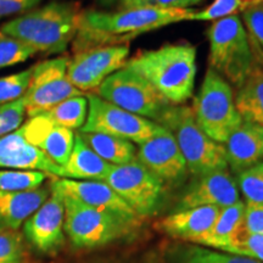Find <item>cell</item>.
<instances>
[{"label":"cell","instance_id":"6da1fadb","mask_svg":"<svg viewBox=\"0 0 263 263\" xmlns=\"http://www.w3.org/2000/svg\"><path fill=\"white\" fill-rule=\"evenodd\" d=\"M194 9L129 8L117 11L88 10L82 12L73 39V51L107 45H128L144 33L183 21H192Z\"/></svg>","mask_w":263,"mask_h":263},{"label":"cell","instance_id":"d6986e66","mask_svg":"<svg viewBox=\"0 0 263 263\" xmlns=\"http://www.w3.org/2000/svg\"><path fill=\"white\" fill-rule=\"evenodd\" d=\"M221 210L217 206H201L176 211L156 222L155 228L171 238L195 244L210 232Z\"/></svg>","mask_w":263,"mask_h":263},{"label":"cell","instance_id":"ac0fdd59","mask_svg":"<svg viewBox=\"0 0 263 263\" xmlns=\"http://www.w3.org/2000/svg\"><path fill=\"white\" fill-rule=\"evenodd\" d=\"M38 171L61 177V167L33 146L16 129L0 138V170Z\"/></svg>","mask_w":263,"mask_h":263},{"label":"cell","instance_id":"f35d334b","mask_svg":"<svg viewBox=\"0 0 263 263\" xmlns=\"http://www.w3.org/2000/svg\"><path fill=\"white\" fill-rule=\"evenodd\" d=\"M117 0H99L100 5H103V6H110V5L115 4Z\"/></svg>","mask_w":263,"mask_h":263},{"label":"cell","instance_id":"836d02e7","mask_svg":"<svg viewBox=\"0 0 263 263\" xmlns=\"http://www.w3.org/2000/svg\"><path fill=\"white\" fill-rule=\"evenodd\" d=\"M24 256L22 235L16 230L0 232V263H21Z\"/></svg>","mask_w":263,"mask_h":263},{"label":"cell","instance_id":"ba28073f","mask_svg":"<svg viewBox=\"0 0 263 263\" xmlns=\"http://www.w3.org/2000/svg\"><path fill=\"white\" fill-rule=\"evenodd\" d=\"M95 94L115 106L157 122L170 104L143 76L123 66L99 85Z\"/></svg>","mask_w":263,"mask_h":263},{"label":"cell","instance_id":"603a6c76","mask_svg":"<svg viewBox=\"0 0 263 263\" xmlns=\"http://www.w3.org/2000/svg\"><path fill=\"white\" fill-rule=\"evenodd\" d=\"M235 106L242 120L263 126V67L257 62L236 88Z\"/></svg>","mask_w":263,"mask_h":263},{"label":"cell","instance_id":"f546056e","mask_svg":"<svg viewBox=\"0 0 263 263\" xmlns=\"http://www.w3.org/2000/svg\"><path fill=\"white\" fill-rule=\"evenodd\" d=\"M236 184L245 203H263V161L239 173Z\"/></svg>","mask_w":263,"mask_h":263},{"label":"cell","instance_id":"d6a6232c","mask_svg":"<svg viewBox=\"0 0 263 263\" xmlns=\"http://www.w3.org/2000/svg\"><path fill=\"white\" fill-rule=\"evenodd\" d=\"M245 10L241 0H213L207 8L196 11L192 21H216L238 15Z\"/></svg>","mask_w":263,"mask_h":263},{"label":"cell","instance_id":"30bf717a","mask_svg":"<svg viewBox=\"0 0 263 263\" xmlns=\"http://www.w3.org/2000/svg\"><path fill=\"white\" fill-rule=\"evenodd\" d=\"M70 58L58 57L38 62L33 66L31 81L24 95L26 115L37 116L61 101L78 95H84L67 78Z\"/></svg>","mask_w":263,"mask_h":263},{"label":"cell","instance_id":"e575fe53","mask_svg":"<svg viewBox=\"0 0 263 263\" xmlns=\"http://www.w3.org/2000/svg\"><path fill=\"white\" fill-rule=\"evenodd\" d=\"M26 116L24 97L0 106V138L18 129Z\"/></svg>","mask_w":263,"mask_h":263},{"label":"cell","instance_id":"7402d4cb","mask_svg":"<svg viewBox=\"0 0 263 263\" xmlns=\"http://www.w3.org/2000/svg\"><path fill=\"white\" fill-rule=\"evenodd\" d=\"M112 167V164L97 155L77 133L71 155L65 166L61 167L60 178L105 182Z\"/></svg>","mask_w":263,"mask_h":263},{"label":"cell","instance_id":"4dcf8cb0","mask_svg":"<svg viewBox=\"0 0 263 263\" xmlns=\"http://www.w3.org/2000/svg\"><path fill=\"white\" fill-rule=\"evenodd\" d=\"M34 54L37 52L25 43L0 32V68L22 64Z\"/></svg>","mask_w":263,"mask_h":263},{"label":"cell","instance_id":"e0dca14e","mask_svg":"<svg viewBox=\"0 0 263 263\" xmlns=\"http://www.w3.org/2000/svg\"><path fill=\"white\" fill-rule=\"evenodd\" d=\"M26 141L38 147L58 166H65L74 145L73 130L58 126L45 115L29 117L18 128Z\"/></svg>","mask_w":263,"mask_h":263},{"label":"cell","instance_id":"1f68e13d","mask_svg":"<svg viewBox=\"0 0 263 263\" xmlns=\"http://www.w3.org/2000/svg\"><path fill=\"white\" fill-rule=\"evenodd\" d=\"M32 68L0 77V106L21 99L27 91Z\"/></svg>","mask_w":263,"mask_h":263},{"label":"cell","instance_id":"ab89813d","mask_svg":"<svg viewBox=\"0 0 263 263\" xmlns=\"http://www.w3.org/2000/svg\"><path fill=\"white\" fill-rule=\"evenodd\" d=\"M127 263H144V262H127ZM145 263H149V262H145Z\"/></svg>","mask_w":263,"mask_h":263},{"label":"cell","instance_id":"cb8c5ba5","mask_svg":"<svg viewBox=\"0 0 263 263\" xmlns=\"http://www.w3.org/2000/svg\"><path fill=\"white\" fill-rule=\"evenodd\" d=\"M244 213L245 202L241 200L234 205L222 209L210 232L194 245L221 251L226 245H228L236 230L244 224Z\"/></svg>","mask_w":263,"mask_h":263},{"label":"cell","instance_id":"4316f807","mask_svg":"<svg viewBox=\"0 0 263 263\" xmlns=\"http://www.w3.org/2000/svg\"><path fill=\"white\" fill-rule=\"evenodd\" d=\"M41 115H45L58 126L81 130L88 117V99L84 95L66 99Z\"/></svg>","mask_w":263,"mask_h":263},{"label":"cell","instance_id":"4fadbf2b","mask_svg":"<svg viewBox=\"0 0 263 263\" xmlns=\"http://www.w3.org/2000/svg\"><path fill=\"white\" fill-rule=\"evenodd\" d=\"M137 160L163 184H176L185 178L188 167L178 144L170 130L160 126L150 139L139 144Z\"/></svg>","mask_w":263,"mask_h":263},{"label":"cell","instance_id":"83f0119b","mask_svg":"<svg viewBox=\"0 0 263 263\" xmlns=\"http://www.w3.org/2000/svg\"><path fill=\"white\" fill-rule=\"evenodd\" d=\"M221 251L263 263V235L249 232L242 224Z\"/></svg>","mask_w":263,"mask_h":263},{"label":"cell","instance_id":"8d00e7d4","mask_svg":"<svg viewBox=\"0 0 263 263\" xmlns=\"http://www.w3.org/2000/svg\"><path fill=\"white\" fill-rule=\"evenodd\" d=\"M244 227L249 232L263 235V203H245Z\"/></svg>","mask_w":263,"mask_h":263},{"label":"cell","instance_id":"d590c367","mask_svg":"<svg viewBox=\"0 0 263 263\" xmlns=\"http://www.w3.org/2000/svg\"><path fill=\"white\" fill-rule=\"evenodd\" d=\"M242 24L246 26V31L263 50V4L251 6L244 10Z\"/></svg>","mask_w":263,"mask_h":263},{"label":"cell","instance_id":"8fae6325","mask_svg":"<svg viewBox=\"0 0 263 263\" xmlns=\"http://www.w3.org/2000/svg\"><path fill=\"white\" fill-rule=\"evenodd\" d=\"M88 117L82 133H103L139 144L150 139L160 124L104 100L97 94H88Z\"/></svg>","mask_w":263,"mask_h":263},{"label":"cell","instance_id":"484cf974","mask_svg":"<svg viewBox=\"0 0 263 263\" xmlns=\"http://www.w3.org/2000/svg\"><path fill=\"white\" fill-rule=\"evenodd\" d=\"M172 263H262L255 259L226 254L194 244H178L170 251Z\"/></svg>","mask_w":263,"mask_h":263},{"label":"cell","instance_id":"5bb4252c","mask_svg":"<svg viewBox=\"0 0 263 263\" xmlns=\"http://www.w3.org/2000/svg\"><path fill=\"white\" fill-rule=\"evenodd\" d=\"M50 196L24 223L27 241L42 254L58 251L65 242V206L62 196L50 189Z\"/></svg>","mask_w":263,"mask_h":263},{"label":"cell","instance_id":"f1b7e54d","mask_svg":"<svg viewBox=\"0 0 263 263\" xmlns=\"http://www.w3.org/2000/svg\"><path fill=\"white\" fill-rule=\"evenodd\" d=\"M48 174L38 171L0 170V192H28L41 188Z\"/></svg>","mask_w":263,"mask_h":263},{"label":"cell","instance_id":"9c48e42d","mask_svg":"<svg viewBox=\"0 0 263 263\" xmlns=\"http://www.w3.org/2000/svg\"><path fill=\"white\" fill-rule=\"evenodd\" d=\"M105 183L129 205L140 218L155 215L162 202L164 184L137 159L114 166Z\"/></svg>","mask_w":263,"mask_h":263},{"label":"cell","instance_id":"2e32d148","mask_svg":"<svg viewBox=\"0 0 263 263\" xmlns=\"http://www.w3.org/2000/svg\"><path fill=\"white\" fill-rule=\"evenodd\" d=\"M240 201V192L236 180L228 170L196 177L185 190L177 205L176 211L201 206H217L219 209L232 206Z\"/></svg>","mask_w":263,"mask_h":263},{"label":"cell","instance_id":"8992f818","mask_svg":"<svg viewBox=\"0 0 263 263\" xmlns=\"http://www.w3.org/2000/svg\"><path fill=\"white\" fill-rule=\"evenodd\" d=\"M62 199L65 206L64 230L76 248H100L128 238L141 223V219H129L94 209L72 197L62 196Z\"/></svg>","mask_w":263,"mask_h":263},{"label":"cell","instance_id":"9a60e30c","mask_svg":"<svg viewBox=\"0 0 263 263\" xmlns=\"http://www.w3.org/2000/svg\"><path fill=\"white\" fill-rule=\"evenodd\" d=\"M50 189L94 209L116 213L129 219H143L107 183L100 180L58 178L52 180Z\"/></svg>","mask_w":263,"mask_h":263},{"label":"cell","instance_id":"3957f363","mask_svg":"<svg viewBox=\"0 0 263 263\" xmlns=\"http://www.w3.org/2000/svg\"><path fill=\"white\" fill-rule=\"evenodd\" d=\"M82 11L67 2H51L32 9L3 25L0 32L11 35L35 52L61 54L73 42Z\"/></svg>","mask_w":263,"mask_h":263},{"label":"cell","instance_id":"7c38bea8","mask_svg":"<svg viewBox=\"0 0 263 263\" xmlns=\"http://www.w3.org/2000/svg\"><path fill=\"white\" fill-rule=\"evenodd\" d=\"M128 57V45L95 47L74 52L68 60L67 78L83 93L95 91L108 76L126 65Z\"/></svg>","mask_w":263,"mask_h":263},{"label":"cell","instance_id":"5b68a950","mask_svg":"<svg viewBox=\"0 0 263 263\" xmlns=\"http://www.w3.org/2000/svg\"><path fill=\"white\" fill-rule=\"evenodd\" d=\"M209 67L221 74L235 89L241 85L256 59L249 33L239 15L216 20L207 31Z\"/></svg>","mask_w":263,"mask_h":263},{"label":"cell","instance_id":"277c9868","mask_svg":"<svg viewBox=\"0 0 263 263\" xmlns=\"http://www.w3.org/2000/svg\"><path fill=\"white\" fill-rule=\"evenodd\" d=\"M156 123L172 133L188 171L195 177L228 170L224 145L211 139L200 128L192 107L170 105Z\"/></svg>","mask_w":263,"mask_h":263},{"label":"cell","instance_id":"ffe728a7","mask_svg":"<svg viewBox=\"0 0 263 263\" xmlns=\"http://www.w3.org/2000/svg\"><path fill=\"white\" fill-rule=\"evenodd\" d=\"M223 145L228 167L241 173L263 161V126L242 120Z\"/></svg>","mask_w":263,"mask_h":263},{"label":"cell","instance_id":"7a4b0ae2","mask_svg":"<svg viewBox=\"0 0 263 263\" xmlns=\"http://www.w3.org/2000/svg\"><path fill=\"white\" fill-rule=\"evenodd\" d=\"M126 67L143 76L172 105H183L195 87L196 48L188 43L138 51Z\"/></svg>","mask_w":263,"mask_h":263},{"label":"cell","instance_id":"52a82bcc","mask_svg":"<svg viewBox=\"0 0 263 263\" xmlns=\"http://www.w3.org/2000/svg\"><path fill=\"white\" fill-rule=\"evenodd\" d=\"M192 111L200 128L219 144H224L242 121L236 110L233 87L210 67L194 99Z\"/></svg>","mask_w":263,"mask_h":263},{"label":"cell","instance_id":"74e56055","mask_svg":"<svg viewBox=\"0 0 263 263\" xmlns=\"http://www.w3.org/2000/svg\"><path fill=\"white\" fill-rule=\"evenodd\" d=\"M39 2L41 0H0V20L25 14L34 9Z\"/></svg>","mask_w":263,"mask_h":263},{"label":"cell","instance_id":"d4e9b609","mask_svg":"<svg viewBox=\"0 0 263 263\" xmlns=\"http://www.w3.org/2000/svg\"><path fill=\"white\" fill-rule=\"evenodd\" d=\"M97 155L112 166L129 163L137 159V147L123 138L103 133H78Z\"/></svg>","mask_w":263,"mask_h":263},{"label":"cell","instance_id":"44dd1931","mask_svg":"<svg viewBox=\"0 0 263 263\" xmlns=\"http://www.w3.org/2000/svg\"><path fill=\"white\" fill-rule=\"evenodd\" d=\"M50 188L0 192V232L17 230L47 201Z\"/></svg>","mask_w":263,"mask_h":263}]
</instances>
